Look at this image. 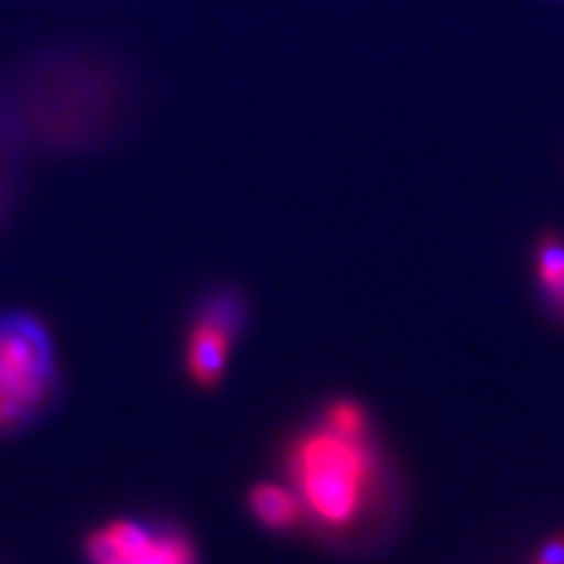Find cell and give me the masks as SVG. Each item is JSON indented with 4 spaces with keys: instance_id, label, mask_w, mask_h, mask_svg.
<instances>
[{
    "instance_id": "cell-1",
    "label": "cell",
    "mask_w": 564,
    "mask_h": 564,
    "mask_svg": "<svg viewBox=\"0 0 564 564\" xmlns=\"http://www.w3.org/2000/svg\"><path fill=\"white\" fill-rule=\"evenodd\" d=\"M290 485L306 518L327 534H350L377 513L386 487L375 433L346 435L321 421L288 452Z\"/></svg>"
},
{
    "instance_id": "cell-2",
    "label": "cell",
    "mask_w": 564,
    "mask_h": 564,
    "mask_svg": "<svg viewBox=\"0 0 564 564\" xmlns=\"http://www.w3.org/2000/svg\"><path fill=\"white\" fill-rule=\"evenodd\" d=\"M57 379L55 344L39 317L0 315V435L22 431L43 414Z\"/></svg>"
},
{
    "instance_id": "cell-3",
    "label": "cell",
    "mask_w": 564,
    "mask_h": 564,
    "mask_svg": "<svg viewBox=\"0 0 564 564\" xmlns=\"http://www.w3.org/2000/svg\"><path fill=\"white\" fill-rule=\"evenodd\" d=\"M90 564H200L196 543L182 527L118 518L85 539Z\"/></svg>"
},
{
    "instance_id": "cell-4",
    "label": "cell",
    "mask_w": 564,
    "mask_h": 564,
    "mask_svg": "<svg viewBox=\"0 0 564 564\" xmlns=\"http://www.w3.org/2000/svg\"><path fill=\"white\" fill-rule=\"evenodd\" d=\"M242 327L245 299L238 292L219 290L205 299L186 341V372L193 383L212 388L221 381Z\"/></svg>"
},
{
    "instance_id": "cell-5",
    "label": "cell",
    "mask_w": 564,
    "mask_h": 564,
    "mask_svg": "<svg viewBox=\"0 0 564 564\" xmlns=\"http://www.w3.org/2000/svg\"><path fill=\"white\" fill-rule=\"evenodd\" d=\"M532 273L545 313L564 325V236L543 231L534 240Z\"/></svg>"
},
{
    "instance_id": "cell-6",
    "label": "cell",
    "mask_w": 564,
    "mask_h": 564,
    "mask_svg": "<svg viewBox=\"0 0 564 564\" xmlns=\"http://www.w3.org/2000/svg\"><path fill=\"white\" fill-rule=\"evenodd\" d=\"M252 518L271 532H290L306 520L302 499L292 485L259 482L247 497Z\"/></svg>"
},
{
    "instance_id": "cell-7",
    "label": "cell",
    "mask_w": 564,
    "mask_h": 564,
    "mask_svg": "<svg viewBox=\"0 0 564 564\" xmlns=\"http://www.w3.org/2000/svg\"><path fill=\"white\" fill-rule=\"evenodd\" d=\"M532 564H564V532H555L545 539L534 553Z\"/></svg>"
}]
</instances>
